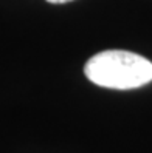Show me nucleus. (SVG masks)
Segmentation results:
<instances>
[{
	"label": "nucleus",
	"instance_id": "f257e3e1",
	"mask_svg": "<svg viewBox=\"0 0 152 153\" xmlns=\"http://www.w3.org/2000/svg\"><path fill=\"white\" fill-rule=\"evenodd\" d=\"M90 82L113 90H132L152 80V62L126 50H106L84 65Z\"/></svg>",
	"mask_w": 152,
	"mask_h": 153
},
{
	"label": "nucleus",
	"instance_id": "f03ea898",
	"mask_svg": "<svg viewBox=\"0 0 152 153\" xmlns=\"http://www.w3.org/2000/svg\"><path fill=\"white\" fill-rule=\"evenodd\" d=\"M48 3H55V5H59V3H67V2H71V0H47Z\"/></svg>",
	"mask_w": 152,
	"mask_h": 153
}]
</instances>
